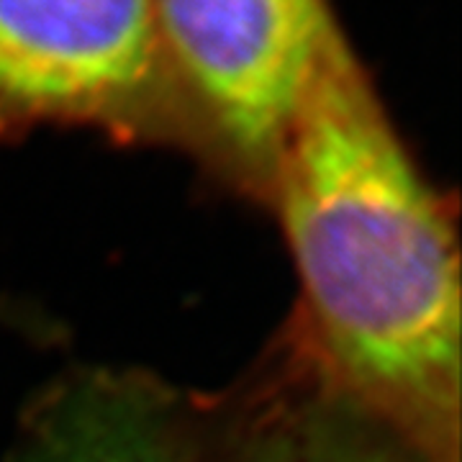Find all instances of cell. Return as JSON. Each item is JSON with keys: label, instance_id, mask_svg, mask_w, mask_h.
<instances>
[{"label": "cell", "instance_id": "3", "mask_svg": "<svg viewBox=\"0 0 462 462\" xmlns=\"http://www.w3.org/2000/svg\"><path fill=\"white\" fill-rule=\"evenodd\" d=\"M167 85L152 0H0V126L118 124Z\"/></svg>", "mask_w": 462, "mask_h": 462}, {"label": "cell", "instance_id": "5", "mask_svg": "<svg viewBox=\"0 0 462 462\" xmlns=\"http://www.w3.org/2000/svg\"><path fill=\"white\" fill-rule=\"evenodd\" d=\"M267 462H391L375 452L357 449L352 445H339L329 437L300 434L293 439H282Z\"/></svg>", "mask_w": 462, "mask_h": 462}, {"label": "cell", "instance_id": "4", "mask_svg": "<svg viewBox=\"0 0 462 462\" xmlns=\"http://www.w3.org/2000/svg\"><path fill=\"white\" fill-rule=\"evenodd\" d=\"M67 421L50 462H188L165 434L129 411L103 409Z\"/></svg>", "mask_w": 462, "mask_h": 462}, {"label": "cell", "instance_id": "2", "mask_svg": "<svg viewBox=\"0 0 462 462\" xmlns=\"http://www.w3.org/2000/svg\"><path fill=\"white\" fill-rule=\"evenodd\" d=\"M172 85L242 157L273 167L329 57L331 0H152Z\"/></svg>", "mask_w": 462, "mask_h": 462}, {"label": "cell", "instance_id": "1", "mask_svg": "<svg viewBox=\"0 0 462 462\" xmlns=\"http://www.w3.org/2000/svg\"><path fill=\"white\" fill-rule=\"evenodd\" d=\"M273 170L334 375L439 442L457 427L460 398L455 239L346 42L303 100Z\"/></svg>", "mask_w": 462, "mask_h": 462}]
</instances>
